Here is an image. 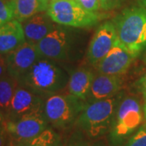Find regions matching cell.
Returning <instances> with one entry per match:
<instances>
[{
	"mask_svg": "<svg viewBox=\"0 0 146 146\" xmlns=\"http://www.w3.org/2000/svg\"><path fill=\"white\" fill-rule=\"evenodd\" d=\"M117 42L133 58L146 48V9L126 8L113 21Z\"/></svg>",
	"mask_w": 146,
	"mask_h": 146,
	"instance_id": "1",
	"label": "cell"
},
{
	"mask_svg": "<svg viewBox=\"0 0 146 146\" xmlns=\"http://www.w3.org/2000/svg\"><path fill=\"white\" fill-rule=\"evenodd\" d=\"M68 73L53 59L40 57L19 80L20 84L42 96L62 90L68 84Z\"/></svg>",
	"mask_w": 146,
	"mask_h": 146,
	"instance_id": "2",
	"label": "cell"
},
{
	"mask_svg": "<svg viewBox=\"0 0 146 146\" xmlns=\"http://www.w3.org/2000/svg\"><path fill=\"white\" fill-rule=\"evenodd\" d=\"M117 106V98L96 100L84 105L77 119L79 127L89 136L97 137L106 133L111 126Z\"/></svg>",
	"mask_w": 146,
	"mask_h": 146,
	"instance_id": "3",
	"label": "cell"
},
{
	"mask_svg": "<svg viewBox=\"0 0 146 146\" xmlns=\"http://www.w3.org/2000/svg\"><path fill=\"white\" fill-rule=\"evenodd\" d=\"M47 15L52 21L76 28H86L95 25L99 16L85 10L76 0H50Z\"/></svg>",
	"mask_w": 146,
	"mask_h": 146,
	"instance_id": "4",
	"label": "cell"
},
{
	"mask_svg": "<svg viewBox=\"0 0 146 146\" xmlns=\"http://www.w3.org/2000/svg\"><path fill=\"white\" fill-rule=\"evenodd\" d=\"M84 106L82 100L71 94L51 95L44 102L43 112L48 123L64 128L77 120Z\"/></svg>",
	"mask_w": 146,
	"mask_h": 146,
	"instance_id": "5",
	"label": "cell"
},
{
	"mask_svg": "<svg viewBox=\"0 0 146 146\" xmlns=\"http://www.w3.org/2000/svg\"><path fill=\"white\" fill-rule=\"evenodd\" d=\"M143 119L142 110L138 101L127 98L117 107L112 123L111 139L122 141L138 127Z\"/></svg>",
	"mask_w": 146,
	"mask_h": 146,
	"instance_id": "6",
	"label": "cell"
},
{
	"mask_svg": "<svg viewBox=\"0 0 146 146\" xmlns=\"http://www.w3.org/2000/svg\"><path fill=\"white\" fill-rule=\"evenodd\" d=\"M46 119L43 110L25 115L14 121H6V128L16 143L32 140L46 129Z\"/></svg>",
	"mask_w": 146,
	"mask_h": 146,
	"instance_id": "7",
	"label": "cell"
},
{
	"mask_svg": "<svg viewBox=\"0 0 146 146\" xmlns=\"http://www.w3.org/2000/svg\"><path fill=\"white\" fill-rule=\"evenodd\" d=\"M40 57L36 45L25 42L6 54L7 74L20 80Z\"/></svg>",
	"mask_w": 146,
	"mask_h": 146,
	"instance_id": "8",
	"label": "cell"
},
{
	"mask_svg": "<svg viewBox=\"0 0 146 146\" xmlns=\"http://www.w3.org/2000/svg\"><path fill=\"white\" fill-rule=\"evenodd\" d=\"M43 106L40 95L20 84L11 100L6 121H14L25 115L43 110Z\"/></svg>",
	"mask_w": 146,
	"mask_h": 146,
	"instance_id": "9",
	"label": "cell"
},
{
	"mask_svg": "<svg viewBox=\"0 0 146 146\" xmlns=\"http://www.w3.org/2000/svg\"><path fill=\"white\" fill-rule=\"evenodd\" d=\"M117 40L116 30L113 21H107L102 24L89 44L88 58L90 63L96 66L110 52Z\"/></svg>",
	"mask_w": 146,
	"mask_h": 146,
	"instance_id": "10",
	"label": "cell"
},
{
	"mask_svg": "<svg viewBox=\"0 0 146 146\" xmlns=\"http://www.w3.org/2000/svg\"><path fill=\"white\" fill-rule=\"evenodd\" d=\"M70 46L69 35L63 29H56L36 44L41 57L50 59H62L68 55Z\"/></svg>",
	"mask_w": 146,
	"mask_h": 146,
	"instance_id": "11",
	"label": "cell"
},
{
	"mask_svg": "<svg viewBox=\"0 0 146 146\" xmlns=\"http://www.w3.org/2000/svg\"><path fill=\"white\" fill-rule=\"evenodd\" d=\"M133 59L134 58L116 40L115 46L96 65V68L101 74L120 76L127 72Z\"/></svg>",
	"mask_w": 146,
	"mask_h": 146,
	"instance_id": "12",
	"label": "cell"
},
{
	"mask_svg": "<svg viewBox=\"0 0 146 146\" xmlns=\"http://www.w3.org/2000/svg\"><path fill=\"white\" fill-rule=\"evenodd\" d=\"M25 42L23 25L20 21L12 20L0 27V54H7Z\"/></svg>",
	"mask_w": 146,
	"mask_h": 146,
	"instance_id": "13",
	"label": "cell"
},
{
	"mask_svg": "<svg viewBox=\"0 0 146 146\" xmlns=\"http://www.w3.org/2000/svg\"><path fill=\"white\" fill-rule=\"evenodd\" d=\"M51 21L52 20L49 16L45 14H37L24 21L25 23L22 25L25 32V41L36 45L54 30V26Z\"/></svg>",
	"mask_w": 146,
	"mask_h": 146,
	"instance_id": "14",
	"label": "cell"
},
{
	"mask_svg": "<svg viewBox=\"0 0 146 146\" xmlns=\"http://www.w3.org/2000/svg\"><path fill=\"white\" fill-rule=\"evenodd\" d=\"M122 86V80L118 76L100 74L94 77L90 94L96 100L110 98L117 94Z\"/></svg>",
	"mask_w": 146,
	"mask_h": 146,
	"instance_id": "15",
	"label": "cell"
},
{
	"mask_svg": "<svg viewBox=\"0 0 146 146\" xmlns=\"http://www.w3.org/2000/svg\"><path fill=\"white\" fill-rule=\"evenodd\" d=\"M94 74L89 69H78L71 75L68 81L69 94L80 100H85L90 94Z\"/></svg>",
	"mask_w": 146,
	"mask_h": 146,
	"instance_id": "16",
	"label": "cell"
},
{
	"mask_svg": "<svg viewBox=\"0 0 146 146\" xmlns=\"http://www.w3.org/2000/svg\"><path fill=\"white\" fill-rule=\"evenodd\" d=\"M50 0H11L14 20L24 22L35 15L46 11Z\"/></svg>",
	"mask_w": 146,
	"mask_h": 146,
	"instance_id": "17",
	"label": "cell"
},
{
	"mask_svg": "<svg viewBox=\"0 0 146 146\" xmlns=\"http://www.w3.org/2000/svg\"><path fill=\"white\" fill-rule=\"evenodd\" d=\"M19 85V80L8 74L0 78V109L3 111L5 116L9 110L11 100Z\"/></svg>",
	"mask_w": 146,
	"mask_h": 146,
	"instance_id": "18",
	"label": "cell"
},
{
	"mask_svg": "<svg viewBox=\"0 0 146 146\" xmlns=\"http://www.w3.org/2000/svg\"><path fill=\"white\" fill-rule=\"evenodd\" d=\"M15 146H60L58 135L50 129H46L35 138L16 143Z\"/></svg>",
	"mask_w": 146,
	"mask_h": 146,
	"instance_id": "19",
	"label": "cell"
},
{
	"mask_svg": "<svg viewBox=\"0 0 146 146\" xmlns=\"http://www.w3.org/2000/svg\"><path fill=\"white\" fill-rule=\"evenodd\" d=\"M13 19V9L11 0H0V27Z\"/></svg>",
	"mask_w": 146,
	"mask_h": 146,
	"instance_id": "20",
	"label": "cell"
},
{
	"mask_svg": "<svg viewBox=\"0 0 146 146\" xmlns=\"http://www.w3.org/2000/svg\"><path fill=\"white\" fill-rule=\"evenodd\" d=\"M124 146H146V125L142 127Z\"/></svg>",
	"mask_w": 146,
	"mask_h": 146,
	"instance_id": "21",
	"label": "cell"
},
{
	"mask_svg": "<svg viewBox=\"0 0 146 146\" xmlns=\"http://www.w3.org/2000/svg\"><path fill=\"white\" fill-rule=\"evenodd\" d=\"M85 10L95 12L101 8L100 0H76Z\"/></svg>",
	"mask_w": 146,
	"mask_h": 146,
	"instance_id": "22",
	"label": "cell"
},
{
	"mask_svg": "<svg viewBox=\"0 0 146 146\" xmlns=\"http://www.w3.org/2000/svg\"><path fill=\"white\" fill-rule=\"evenodd\" d=\"M13 142L5 124H0V146H13Z\"/></svg>",
	"mask_w": 146,
	"mask_h": 146,
	"instance_id": "23",
	"label": "cell"
},
{
	"mask_svg": "<svg viewBox=\"0 0 146 146\" xmlns=\"http://www.w3.org/2000/svg\"><path fill=\"white\" fill-rule=\"evenodd\" d=\"M123 0H100L101 8L105 11L112 10L121 6Z\"/></svg>",
	"mask_w": 146,
	"mask_h": 146,
	"instance_id": "24",
	"label": "cell"
},
{
	"mask_svg": "<svg viewBox=\"0 0 146 146\" xmlns=\"http://www.w3.org/2000/svg\"><path fill=\"white\" fill-rule=\"evenodd\" d=\"M7 74V67L6 61V54H0V78Z\"/></svg>",
	"mask_w": 146,
	"mask_h": 146,
	"instance_id": "25",
	"label": "cell"
},
{
	"mask_svg": "<svg viewBox=\"0 0 146 146\" xmlns=\"http://www.w3.org/2000/svg\"><path fill=\"white\" fill-rule=\"evenodd\" d=\"M138 88L141 91V93L146 98V74L142 76L138 81Z\"/></svg>",
	"mask_w": 146,
	"mask_h": 146,
	"instance_id": "26",
	"label": "cell"
},
{
	"mask_svg": "<svg viewBox=\"0 0 146 146\" xmlns=\"http://www.w3.org/2000/svg\"><path fill=\"white\" fill-rule=\"evenodd\" d=\"M6 122V116L3 111L0 109V124H3Z\"/></svg>",
	"mask_w": 146,
	"mask_h": 146,
	"instance_id": "27",
	"label": "cell"
},
{
	"mask_svg": "<svg viewBox=\"0 0 146 146\" xmlns=\"http://www.w3.org/2000/svg\"><path fill=\"white\" fill-rule=\"evenodd\" d=\"M144 115H145V119H146V102L144 106Z\"/></svg>",
	"mask_w": 146,
	"mask_h": 146,
	"instance_id": "28",
	"label": "cell"
},
{
	"mask_svg": "<svg viewBox=\"0 0 146 146\" xmlns=\"http://www.w3.org/2000/svg\"><path fill=\"white\" fill-rule=\"evenodd\" d=\"M142 2H143V4L145 6V7L146 9V0H142Z\"/></svg>",
	"mask_w": 146,
	"mask_h": 146,
	"instance_id": "29",
	"label": "cell"
},
{
	"mask_svg": "<svg viewBox=\"0 0 146 146\" xmlns=\"http://www.w3.org/2000/svg\"><path fill=\"white\" fill-rule=\"evenodd\" d=\"M76 146H80V145H76Z\"/></svg>",
	"mask_w": 146,
	"mask_h": 146,
	"instance_id": "30",
	"label": "cell"
}]
</instances>
